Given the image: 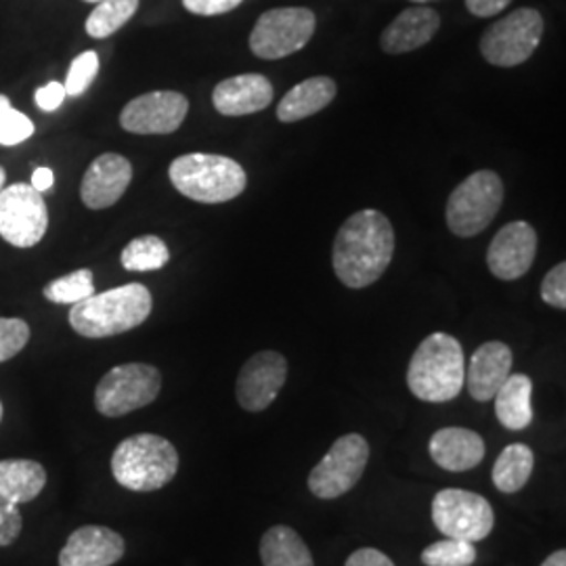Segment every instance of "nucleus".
Instances as JSON below:
<instances>
[{
    "mask_svg": "<svg viewBox=\"0 0 566 566\" xmlns=\"http://www.w3.org/2000/svg\"><path fill=\"white\" fill-rule=\"evenodd\" d=\"M465 364L462 344L437 332L416 348L407 367L409 390L426 403H447L464 388Z\"/></svg>",
    "mask_w": 566,
    "mask_h": 566,
    "instance_id": "7ed1b4c3",
    "label": "nucleus"
},
{
    "mask_svg": "<svg viewBox=\"0 0 566 566\" xmlns=\"http://www.w3.org/2000/svg\"><path fill=\"white\" fill-rule=\"evenodd\" d=\"M4 181H7V172H4V168L0 166V191L4 189Z\"/></svg>",
    "mask_w": 566,
    "mask_h": 566,
    "instance_id": "79ce46f5",
    "label": "nucleus"
},
{
    "mask_svg": "<svg viewBox=\"0 0 566 566\" xmlns=\"http://www.w3.org/2000/svg\"><path fill=\"white\" fill-rule=\"evenodd\" d=\"M287 378V361L277 350L252 355L238 376L235 397L245 411H263L280 395Z\"/></svg>",
    "mask_w": 566,
    "mask_h": 566,
    "instance_id": "4468645a",
    "label": "nucleus"
},
{
    "mask_svg": "<svg viewBox=\"0 0 566 566\" xmlns=\"http://www.w3.org/2000/svg\"><path fill=\"white\" fill-rule=\"evenodd\" d=\"M0 420H2V403H0Z\"/></svg>",
    "mask_w": 566,
    "mask_h": 566,
    "instance_id": "c03bdc74",
    "label": "nucleus"
},
{
    "mask_svg": "<svg viewBox=\"0 0 566 566\" xmlns=\"http://www.w3.org/2000/svg\"><path fill=\"white\" fill-rule=\"evenodd\" d=\"M434 526L451 539L476 544L493 531V507L483 495L464 489H443L432 500Z\"/></svg>",
    "mask_w": 566,
    "mask_h": 566,
    "instance_id": "9b49d317",
    "label": "nucleus"
},
{
    "mask_svg": "<svg viewBox=\"0 0 566 566\" xmlns=\"http://www.w3.org/2000/svg\"><path fill=\"white\" fill-rule=\"evenodd\" d=\"M175 189L200 203H223L242 196L248 177L240 163L214 154H187L168 168Z\"/></svg>",
    "mask_w": 566,
    "mask_h": 566,
    "instance_id": "39448f33",
    "label": "nucleus"
},
{
    "mask_svg": "<svg viewBox=\"0 0 566 566\" xmlns=\"http://www.w3.org/2000/svg\"><path fill=\"white\" fill-rule=\"evenodd\" d=\"M99 72V55L95 51H84L76 60L72 61L67 78L63 82L65 95L78 97L97 78Z\"/></svg>",
    "mask_w": 566,
    "mask_h": 566,
    "instance_id": "2f4dec72",
    "label": "nucleus"
},
{
    "mask_svg": "<svg viewBox=\"0 0 566 566\" xmlns=\"http://www.w3.org/2000/svg\"><path fill=\"white\" fill-rule=\"evenodd\" d=\"M476 560L474 544L464 539H441L422 552L426 566H470Z\"/></svg>",
    "mask_w": 566,
    "mask_h": 566,
    "instance_id": "c756f323",
    "label": "nucleus"
},
{
    "mask_svg": "<svg viewBox=\"0 0 566 566\" xmlns=\"http://www.w3.org/2000/svg\"><path fill=\"white\" fill-rule=\"evenodd\" d=\"M542 298L544 303L554 308H566V264H556L547 271L544 283H542Z\"/></svg>",
    "mask_w": 566,
    "mask_h": 566,
    "instance_id": "72a5a7b5",
    "label": "nucleus"
},
{
    "mask_svg": "<svg viewBox=\"0 0 566 566\" xmlns=\"http://www.w3.org/2000/svg\"><path fill=\"white\" fill-rule=\"evenodd\" d=\"M409 2H416V4H426V2H432V0H409Z\"/></svg>",
    "mask_w": 566,
    "mask_h": 566,
    "instance_id": "37998d69",
    "label": "nucleus"
},
{
    "mask_svg": "<svg viewBox=\"0 0 566 566\" xmlns=\"http://www.w3.org/2000/svg\"><path fill=\"white\" fill-rule=\"evenodd\" d=\"M46 485V470L34 460L0 462V495L13 504H28L41 495Z\"/></svg>",
    "mask_w": 566,
    "mask_h": 566,
    "instance_id": "b1692460",
    "label": "nucleus"
},
{
    "mask_svg": "<svg viewBox=\"0 0 566 566\" xmlns=\"http://www.w3.org/2000/svg\"><path fill=\"white\" fill-rule=\"evenodd\" d=\"M273 95V84L263 74H240L217 84L212 105L223 116H248L266 109Z\"/></svg>",
    "mask_w": 566,
    "mask_h": 566,
    "instance_id": "6ab92c4d",
    "label": "nucleus"
},
{
    "mask_svg": "<svg viewBox=\"0 0 566 566\" xmlns=\"http://www.w3.org/2000/svg\"><path fill=\"white\" fill-rule=\"evenodd\" d=\"M84 2H99V0H84Z\"/></svg>",
    "mask_w": 566,
    "mask_h": 566,
    "instance_id": "a18cd8bd",
    "label": "nucleus"
},
{
    "mask_svg": "<svg viewBox=\"0 0 566 566\" xmlns=\"http://www.w3.org/2000/svg\"><path fill=\"white\" fill-rule=\"evenodd\" d=\"M344 566H395V563L376 547H361L348 556Z\"/></svg>",
    "mask_w": 566,
    "mask_h": 566,
    "instance_id": "4c0bfd02",
    "label": "nucleus"
},
{
    "mask_svg": "<svg viewBox=\"0 0 566 566\" xmlns=\"http://www.w3.org/2000/svg\"><path fill=\"white\" fill-rule=\"evenodd\" d=\"M21 512L18 504L0 495V547L11 546L21 533Z\"/></svg>",
    "mask_w": 566,
    "mask_h": 566,
    "instance_id": "f704fd0d",
    "label": "nucleus"
},
{
    "mask_svg": "<svg viewBox=\"0 0 566 566\" xmlns=\"http://www.w3.org/2000/svg\"><path fill=\"white\" fill-rule=\"evenodd\" d=\"M336 93H338L336 82L327 76H315V78L303 81L294 88H290V93L283 95L282 102L277 105V118L285 124H292V122L315 116L334 102Z\"/></svg>",
    "mask_w": 566,
    "mask_h": 566,
    "instance_id": "4be33fe9",
    "label": "nucleus"
},
{
    "mask_svg": "<svg viewBox=\"0 0 566 566\" xmlns=\"http://www.w3.org/2000/svg\"><path fill=\"white\" fill-rule=\"evenodd\" d=\"M30 343V325L18 317H0V364L18 357Z\"/></svg>",
    "mask_w": 566,
    "mask_h": 566,
    "instance_id": "473e14b6",
    "label": "nucleus"
},
{
    "mask_svg": "<svg viewBox=\"0 0 566 566\" xmlns=\"http://www.w3.org/2000/svg\"><path fill=\"white\" fill-rule=\"evenodd\" d=\"M428 449L434 464L449 472H465L481 464L486 451L481 434L458 426L437 430L428 443Z\"/></svg>",
    "mask_w": 566,
    "mask_h": 566,
    "instance_id": "aec40b11",
    "label": "nucleus"
},
{
    "mask_svg": "<svg viewBox=\"0 0 566 566\" xmlns=\"http://www.w3.org/2000/svg\"><path fill=\"white\" fill-rule=\"evenodd\" d=\"M163 374L149 364H124L109 369L95 388V407L105 418H120L154 403Z\"/></svg>",
    "mask_w": 566,
    "mask_h": 566,
    "instance_id": "0eeeda50",
    "label": "nucleus"
},
{
    "mask_svg": "<svg viewBox=\"0 0 566 566\" xmlns=\"http://www.w3.org/2000/svg\"><path fill=\"white\" fill-rule=\"evenodd\" d=\"M179 470V453L158 434H133L116 447L112 474L118 485L137 493L158 491L168 485Z\"/></svg>",
    "mask_w": 566,
    "mask_h": 566,
    "instance_id": "20e7f679",
    "label": "nucleus"
},
{
    "mask_svg": "<svg viewBox=\"0 0 566 566\" xmlns=\"http://www.w3.org/2000/svg\"><path fill=\"white\" fill-rule=\"evenodd\" d=\"M542 566H566V552L565 549H558L554 554H549L546 560L542 563Z\"/></svg>",
    "mask_w": 566,
    "mask_h": 566,
    "instance_id": "a19ab883",
    "label": "nucleus"
},
{
    "mask_svg": "<svg viewBox=\"0 0 566 566\" xmlns=\"http://www.w3.org/2000/svg\"><path fill=\"white\" fill-rule=\"evenodd\" d=\"M535 455L523 443L507 446L493 465V485L502 493H518L533 474Z\"/></svg>",
    "mask_w": 566,
    "mask_h": 566,
    "instance_id": "a878e982",
    "label": "nucleus"
},
{
    "mask_svg": "<svg viewBox=\"0 0 566 566\" xmlns=\"http://www.w3.org/2000/svg\"><path fill=\"white\" fill-rule=\"evenodd\" d=\"M53 182H55V175H53V170L51 168H46V166H41V168H36L34 170V175H32V187L36 189V191H46V189H51L53 187Z\"/></svg>",
    "mask_w": 566,
    "mask_h": 566,
    "instance_id": "ea45409f",
    "label": "nucleus"
},
{
    "mask_svg": "<svg viewBox=\"0 0 566 566\" xmlns=\"http://www.w3.org/2000/svg\"><path fill=\"white\" fill-rule=\"evenodd\" d=\"M133 181V166L120 154H103L86 168L81 200L91 210L109 208L120 200Z\"/></svg>",
    "mask_w": 566,
    "mask_h": 566,
    "instance_id": "dca6fc26",
    "label": "nucleus"
},
{
    "mask_svg": "<svg viewBox=\"0 0 566 566\" xmlns=\"http://www.w3.org/2000/svg\"><path fill=\"white\" fill-rule=\"evenodd\" d=\"M512 0H465V7L476 18H493L502 13Z\"/></svg>",
    "mask_w": 566,
    "mask_h": 566,
    "instance_id": "58836bf2",
    "label": "nucleus"
},
{
    "mask_svg": "<svg viewBox=\"0 0 566 566\" xmlns=\"http://www.w3.org/2000/svg\"><path fill=\"white\" fill-rule=\"evenodd\" d=\"M49 227V210L32 185L15 182L0 191V238L15 248L41 243Z\"/></svg>",
    "mask_w": 566,
    "mask_h": 566,
    "instance_id": "f8f14e48",
    "label": "nucleus"
},
{
    "mask_svg": "<svg viewBox=\"0 0 566 566\" xmlns=\"http://www.w3.org/2000/svg\"><path fill=\"white\" fill-rule=\"evenodd\" d=\"M151 306V292L143 283H126L74 304L70 325L84 338H109L139 327Z\"/></svg>",
    "mask_w": 566,
    "mask_h": 566,
    "instance_id": "f03ea898",
    "label": "nucleus"
},
{
    "mask_svg": "<svg viewBox=\"0 0 566 566\" xmlns=\"http://www.w3.org/2000/svg\"><path fill=\"white\" fill-rule=\"evenodd\" d=\"M395 254L392 224L378 210H359L336 233L332 264L346 287L361 290L385 275Z\"/></svg>",
    "mask_w": 566,
    "mask_h": 566,
    "instance_id": "f257e3e1",
    "label": "nucleus"
},
{
    "mask_svg": "<svg viewBox=\"0 0 566 566\" xmlns=\"http://www.w3.org/2000/svg\"><path fill=\"white\" fill-rule=\"evenodd\" d=\"M242 2L243 0H182V7L193 15L212 18L238 9Z\"/></svg>",
    "mask_w": 566,
    "mask_h": 566,
    "instance_id": "c9c22d12",
    "label": "nucleus"
},
{
    "mask_svg": "<svg viewBox=\"0 0 566 566\" xmlns=\"http://www.w3.org/2000/svg\"><path fill=\"white\" fill-rule=\"evenodd\" d=\"M189 102L177 91H151L126 103L120 114L124 130L133 135H170L179 130Z\"/></svg>",
    "mask_w": 566,
    "mask_h": 566,
    "instance_id": "ddd939ff",
    "label": "nucleus"
},
{
    "mask_svg": "<svg viewBox=\"0 0 566 566\" xmlns=\"http://www.w3.org/2000/svg\"><path fill=\"white\" fill-rule=\"evenodd\" d=\"M533 382L525 374H510L506 382L495 392V416L507 430H525L533 422L531 409Z\"/></svg>",
    "mask_w": 566,
    "mask_h": 566,
    "instance_id": "5701e85b",
    "label": "nucleus"
},
{
    "mask_svg": "<svg viewBox=\"0 0 566 566\" xmlns=\"http://www.w3.org/2000/svg\"><path fill=\"white\" fill-rule=\"evenodd\" d=\"M34 135V122L18 112L9 97L0 95V145H20Z\"/></svg>",
    "mask_w": 566,
    "mask_h": 566,
    "instance_id": "7c9ffc66",
    "label": "nucleus"
},
{
    "mask_svg": "<svg viewBox=\"0 0 566 566\" xmlns=\"http://www.w3.org/2000/svg\"><path fill=\"white\" fill-rule=\"evenodd\" d=\"M137 9L139 0H99L86 20V34L97 41L107 39L133 20Z\"/></svg>",
    "mask_w": 566,
    "mask_h": 566,
    "instance_id": "bb28decb",
    "label": "nucleus"
},
{
    "mask_svg": "<svg viewBox=\"0 0 566 566\" xmlns=\"http://www.w3.org/2000/svg\"><path fill=\"white\" fill-rule=\"evenodd\" d=\"M264 566H315L303 537L290 526H271L261 539Z\"/></svg>",
    "mask_w": 566,
    "mask_h": 566,
    "instance_id": "393cba45",
    "label": "nucleus"
},
{
    "mask_svg": "<svg viewBox=\"0 0 566 566\" xmlns=\"http://www.w3.org/2000/svg\"><path fill=\"white\" fill-rule=\"evenodd\" d=\"M317 28L315 13L304 7H280L263 13L252 28L250 51L261 60H283L306 46Z\"/></svg>",
    "mask_w": 566,
    "mask_h": 566,
    "instance_id": "6e6552de",
    "label": "nucleus"
},
{
    "mask_svg": "<svg viewBox=\"0 0 566 566\" xmlns=\"http://www.w3.org/2000/svg\"><path fill=\"white\" fill-rule=\"evenodd\" d=\"M504 203V182L493 170H479L460 182L447 202V227L458 238L483 233Z\"/></svg>",
    "mask_w": 566,
    "mask_h": 566,
    "instance_id": "423d86ee",
    "label": "nucleus"
},
{
    "mask_svg": "<svg viewBox=\"0 0 566 566\" xmlns=\"http://www.w3.org/2000/svg\"><path fill=\"white\" fill-rule=\"evenodd\" d=\"M120 261L126 271H135V273L158 271L170 261V250L160 238L142 235L128 242V245L122 250Z\"/></svg>",
    "mask_w": 566,
    "mask_h": 566,
    "instance_id": "cd10ccee",
    "label": "nucleus"
},
{
    "mask_svg": "<svg viewBox=\"0 0 566 566\" xmlns=\"http://www.w3.org/2000/svg\"><path fill=\"white\" fill-rule=\"evenodd\" d=\"M544 36V20L537 9H516L495 21L481 39V53L491 65L514 67L525 63Z\"/></svg>",
    "mask_w": 566,
    "mask_h": 566,
    "instance_id": "1a4fd4ad",
    "label": "nucleus"
},
{
    "mask_svg": "<svg viewBox=\"0 0 566 566\" xmlns=\"http://www.w3.org/2000/svg\"><path fill=\"white\" fill-rule=\"evenodd\" d=\"M537 256V233L525 221L502 227L486 250L489 271L502 280L514 282L523 277Z\"/></svg>",
    "mask_w": 566,
    "mask_h": 566,
    "instance_id": "2eb2a0df",
    "label": "nucleus"
},
{
    "mask_svg": "<svg viewBox=\"0 0 566 566\" xmlns=\"http://www.w3.org/2000/svg\"><path fill=\"white\" fill-rule=\"evenodd\" d=\"M44 298L55 304H76L95 294V283H93V271L88 269H78L70 275H63L55 282L44 285Z\"/></svg>",
    "mask_w": 566,
    "mask_h": 566,
    "instance_id": "c85d7f7f",
    "label": "nucleus"
},
{
    "mask_svg": "<svg viewBox=\"0 0 566 566\" xmlns=\"http://www.w3.org/2000/svg\"><path fill=\"white\" fill-rule=\"evenodd\" d=\"M124 556L120 533L107 526L76 528L60 552V566H112Z\"/></svg>",
    "mask_w": 566,
    "mask_h": 566,
    "instance_id": "f3484780",
    "label": "nucleus"
},
{
    "mask_svg": "<svg viewBox=\"0 0 566 566\" xmlns=\"http://www.w3.org/2000/svg\"><path fill=\"white\" fill-rule=\"evenodd\" d=\"M439 28H441V18L434 9H428V7L405 9L403 13L397 15V20L386 25L380 39L382 51L388 55L411 53L432 41Z\"/></svg>",
    "mask_w": 566,
    "mask_h": 566,
    "instance_id": "412c9836",
    "label": "nucleus"
},
{
    "mask_svg": "<svg viewBox=\"0 0 566 566\" xmlns=\"http://www.w3.org/2000/svg\"><path fill=\"white\" fill-rule=\"evenodd\" d=\"M369 462V443L361 434H344L308 474V489L319 500H336L361 481Z\"/></svg>",
    "mask_w": 566,
    "mask_h": 566,
    "instance_id": "9d476101",
    "label": "nucleus"
},
{
    "mask_svg": "<svg viewBox=\"0 0 566 566\" xmlns=\"http://www.w3.org/2000/svg\"><path fill=\"white\" fill-rule=\"evenodd\" d=\"M65 97H67L65 86L61 82H49V84L41 86L34 95L36 105L41 107L42 112H55Z\"/></svg>",
    "mask_w": 566,
    "mask_h": 566,
    "instance_id": "e433bc0d",
    "label": "nucleus"
},
{
    "mask_svg": "<svg viewBox=\"0 0 566 566\" xmlns=\"http://www.w3.org/2000/svg\"><path fill=\"white\" fill-rule=\"evenodd\" d=\"M510 369L512 350L507 344L497 340L481 344L465 367L464 385L468 386V392L481 403L491 401L500 386L506 382Z\"/></svg>",
    "mask_w": 566,
    "mask_h": 566,
    "instance_id": "a211bd4d",
    "label": "nucleus"
}]
</instances>
